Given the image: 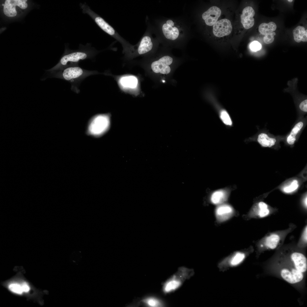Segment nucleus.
<instances>
[{
	"label": "nucleus",
	"instance_id": "nucleus-1",
	"mask_svg": "<svg viewBox=\"0 0 307 307\" xmlns=\"http://www.w3.org/2000/svg\"><path fill=\"white\" fill-rule=\"evenodd\" d=\"M98 73L96 71L82 69L78 65L67 67L60 70L49 73V76L62 79L71 84L72 90L77 93L80 92L79 87L81 82L88 76Z\"/></svg>",
	"mask_w": 307,
	"mask_h": 307
},
{
	"label": "nucleus",
	"instance_id": "nucleus-2",
	"mask_svg": "<svg viewBox=\"0 0 307 307\" xmlns=\"http://www.w3.org/2000/svg\"><path fill=\"white\" fill-rule=\"evenodd\" d=\"M297 227L293 223L289 224L286 229L272 232L266 233L256 243L258 253L264 251L273 250L279 248L284 242L287 236L293 231Z\"/></svg>",
	"mask_w": 307,
	"mask_h": 307
},
{
	"label": "nucleus",
	"instance_id": "nucleus-3",
	"mask_svg": "<svg viewBox=\"0 0 307 307\" xmlns=\"http://www.w3.org/2000/svg\"><path fill=\"white\" fill-rule=\"evenodd\" d=\"M94 54L93 50L92 49H81L76 50H67L59 63L53 67L46 71L51 73L69 66L78 65L80 60L92 58Z\"/></svg>",
	"mask_w": 307,
	"mask_h": 307
},
{
	"label": "nucleus",
	"instance_id": "nucleus-4",
	"mask_svg": "<svg viewBox=\"0 0 307 307\" xmlns=\"http://www.w3.org/2000/svg\"><path fill=\"white\" fill-rule=\"evenodd\" d=\"M252 250L253 248L251 247L246 250L234 252L219 263L218 267L219 269L224 271L230 267L239 265Z\"/></svg>",
	"mask_w": 307,
	"mask_h": 307
},
{
	"label": "nucleus",
	"instance_id": "nucleus-5",
	"mask_svg": "<svg viewBox=\"0 0 307 307\" xmlns=\"http://www.w3.org/2000/svg\"><path fill=\"white\" fill-rule=\"evenodd\" d=\"M277 211V209L271 208L263 201H260L255 204L243 217L246 220L261 219L274 214Z\"/></svg>",
	"mask_w": 307,
	"mask_h": 307
},
{
	"label": "nucleus",
	"instance_id": "nucleus-6",
	"mask_svg": "<svg viewBox=\"0 0 307 307\" xmlns=\"http://www.w3.org/2000/svg\"><path fill=\"white\" fill-rule=\"evenodd\" d=\"M110 119L106 115L101 114L94 117L89 127L90 133L94 135H100L108 129L110 125Z\"/></svg>",
	"mask_w": 307,
	"mask_h": 307
},
{
	"label": "nucleus",
	"instance_id": "nucleus-7",
	"mask_svg": "<svg viewBox=\"0 0 307 307\" xmlns=\"http://www.w3.org/2000/svg\"><path fill=\"white\" fill-rule=\"evenodd\" d=\"M215 215L217 223L227 221L235 216V211L230 205L224 203L217 205L215 209Z\"/></svg>",
	"mask_w": 307,
	"mask_h": 307
},
{
	"label": "nucleus",
	"instance_id": "nucleus-8",
	"mask_svg": "<svg viewBox=\"0 0 307 307\" xmlns=\"http://www.w3.org/2000/svg\"><path fill=\"white\" fill-rule=\"evenodd\" d=\"M281 277L287 282L292 284L298 283L303 279V273L296 269L293 266L283 267L280 271Z\"/></svg>",
	"mask_w": 307,
	"mask_h": 307
},
{
	"label": "nucleus",
	"instance_id": "nucleus-9",
	"mask_svg": "<svg viewBox=\"0 0 307 307\" xmlns=\"http://www.w3.org/2000/svg\"><path fill=\"white\" fill-rule=\"evenodd\" d=\"M291 251L289 252V257L293 267L303 273L306 272L307 270V260L305 255L299 251Z\"/></svg>",
	"mask_w": 307,
	"mask_h": 307
},
{
	"label": "nucleus",
	"instance_id": "nucleus-10",
	"mask_svg": "<svg viewBox=\"0 0 307 307\" xmlns=\"http://www.w3.org/2000/svg\"><path fill=\"white\" fill-rule=\"evenodd\" d=\"M173 58L169 56H165L157 61L152 63L151 67L155 73L167 74L171 71L169 65L173 62Z\"/></svg>",
	"mask_w": 307,
	"mask_h": 307
},
{
	"label": "nucleus",
	"instance_id": "nucleus-11",
	"mask_svg": "<svg viewBox=\"0 0 307 307\" xmlns=\"http://www.w3.org/2000/svg\"><path fill=\"white\" fill-rule=\"evenodd\" d=\"M26 0H6L3 5V11L4 14L9 17H13L17 14L16 7L18 6L22 9H25L28 7Z\"/></svg>",
	"mask_w": 307,
	"mask_h": 307
},
{
	"label": "nucleus",
	"instance_id": "nucleus-12",
	"mask_svg": "<svg viewBox=\"0 0 307 307\" xmlns=\"http://www.w3.org/2000/svg\"><path fill=\"white\" fill-rule=\"evenodd\" d=\"M232 29V25L230 20L224 19L217 21L213 25V31L215 36L221 37L229 35Z\"/></svg>",
	"mask_w": 307,
	"mask_h": 307
},
{
	"label": "nucleus",
	"instance_id": "nucleus-13",
	"mask_svg": "<svg viewBox=\"0 0 307 307\" xmlns=\"http://www.w3.org/2000/svg\"><path fill=\"white\" fill-rule=\"evenodd\" d=\"M221 14V10L219 8L212 6L203 13L202 18L207 25L212 26L217 21Z\"/></svg>",
	"mask_w": 307,
	"mask_h": 307
},
{
	"label": "nucleus",
	"instance_id": "nucleus-14",
	"mask_svg": "<svg viewBox=\"0 0 307 307\" xmlns=\"http://www.w3.org/2000/svg\"><path fill=\"white\" fill-rule=\"evenodd\" d=\"M240 16L241 22L244 28L248 29L254 25V19L253 18L255 14L254 10L250 6L245 8Z\"/></svg>",
	"mask_w": 307,
	"mask_h": 307
},
{
	"label": "nucleus",
	"instance_id": "nucleus-15",
	"mask_svg": "<svg viewBox=\"0 0 307 307\" xmlns=\"http://www.w3.org/2000/svg\"><path fill=\"white\" fill-rule=\"evenodd\" d=\"M228 197V193L225 190L219 189L214 191L211 194L210 200L212 204L217 206L225 203Z\"/></svg>",
	"mask_w": 307,
	"mask_h": 307
},
{
	"label": "nucleus",
	"instance_id": "nucleus-16",
	"mask_svg": "<svg viewBox=\"0 0 307 307\" xmlns=\"http://www.w3.org/2000/svg\"><path fill=\"white\" fill-rule=\"evenodd\" d=\"M162 31L165 37L169 40H175L179 35V30L177 27L172 26L167 23L163 25Z\"/></svg>",
	"mask_w": 307,
	"mask_h": 307
},
{
	"label": "nucleus",
	"instance_id": "nucleus-17",
	"mask_svg": "<svg viewBox=\"0 0 307 307\" xmlns=\"http://www.w3.org/2000/svg\"><path fill=\"white\" fill-rule=\"evenodd\" d=\"M152 46L150 38L145 36L142 38L140 42L138 49V53L140 54L146 53L152 49Z\"/></svg>",
	"mask_w": 307,
	"mask_h": 307
},
{
	"label": "nucleus",
	"instance_id": "nucleus-18",
	"mask_svg": "<svg viewBox=\"0 0 307 307\" xmlns=\"http://www.w3.org/2000/svg\"><path fill=\"white\" fill-rule=\"evenodd\" d=\"M294 39L296 42L299 43L301 41H307V31L304 28L298 26L295 28L293 31Z\"/></svg>",
	"mask_w": 307,
	"mask_h": 307
},
{
	"label": "nucleus",
	"instance_id": "nucleus-19",
	"mask_svg": "<svg viewBox=\"0 0 307 307\" xmlns=\"http://www.w3.org/2000/svg\"><path fill=\"white\" fill-rule=\"evenodd\" d=\"M257 140L264 147H271L275 145L276 142L275 139L269 137L264 133H261L258 135Z\"/></svg>",
	"mask_w": 307,
	"mask_h": 307
},
{
	"label": "nucleus",
	"instance_id": "nucleus-20",
	"mask_svg": "<svg viewBox=\"0 0 307 307\" xmlns=\"http://www.w3.org/2000/svg\"><path fill=\"white\" fill-rule=\"evenodd\" d=\"M120 82L124 87L134 88L137 86L138 80L134 76H126L122 77L120 79Z\"/></svg>",
	"mask_w": 307,
	"mask_h": 307
},
{
	"label": "nucleus",
	"instance_id": "nucleus-21",
	"mask_svg": "<svg viewBox=\"0 0 307 307\" xmlns=\"http://www.w3.org/2000/svg\"><path fill=\"white\" fill-rule=\"evenodd\" d=\"M277 26L274 22H271L268 23H263L259 27V31L262 34L265 35L269 33L274 32L276 30Z\"/></svg>",
	"mask_w": 307,
	"mask_h": 307
},
{
	"label": "nucleus",
	"instance_id": "nucleus-22",
	"mask_svg": "<svg viewBox=\"0 0 307 307\" xmlns=\"http://www.w3.org/2000/svg\"><path fill=\"white\" fill-rule=\"evenodd\" d=\"M303 126V123L300 122L297 123L292 129L287 139V143L290 145H293L296 140V136Z\"/></svg>",
	"mask_w": 307,
	"mask_h": 307
},
{
	"label": "nucleus",
	"instance_id": "nucleus-23",
	"mask_svg": "<svg viewBox=\"0 0 307 307\" xmlns=\"http://www.w3.org/2000/svg\"><path fill=\"white\" fill-rule=\"evenodd\" d=\"M181 282L179 279L174 278L168 281L164 285V291L168 293L175 290L181 285Z\"/></svg>",
	"mask_w": 307,
	"mask_h": 307
},
{
	"label": "nucleus",
	"instance_id": "nucleus-24",
	"mask_svg": "<svg viewBox=\"0 0 307 307\" xmlns=\"http://www.w3.org/2000/svg\"><path fill=\"white\" fill-rule=\"evenodd\" d=\"M307 225L304 227L297 243V246L299 248H303L306 246L307 243Z\"/></svg>",
	"mask_w": 307,
	"mask_h": 307
},
{
	"label": "nucleus",
	"instance_id": "nucleus-25",
	"mask_svg": "<svg viewBox=\"0 0 307 307\" xmlns=\"http://www.w3.org/2000/svg\"><path fill=\"white\" fill-rule=\"evenodd\" d=\"M82 258L81 252L78 250L74 251L70 255V261L72 264L77 265L79 264Z\"/></svg>",
	"mask_w": 307,
	"mask_h": 307
},
{
	"label": "nucleus",
	"instance_id": "nucleus-26",
	"mask_svg": "<svg viewBox=\"0 0 307 307\" xmlns=\"http://www.w3.org/2000/svg\"><path fill=\"white\" fill-rule=\"evenodd\" d=\"M298 187V181L294 180L289 185L284 187L283 188V191L287 193H291L295 191Z\"/></svg>",
	"mask_w": 307,
	"mask_h": 307
},
{
	"label": "nucleus",
	"instance_id": "nucleus-27",
	"mask_svg": "<svg viewBox=\"0 0 307 307\" xmlns=\"http://www.w3.org/2000/svg\"><path fill=\"white\" fill-rule=\"evenodd\" d=\"M143 302L150 307H158L161 306L159 301L154 298H149L143 300Z\"/></svg>",
	"mask_w": 307,
	"mask_h": 307
},
{
	"label": "nucleus",
	"instance_id": "nucleus-28",
	"mask_svg": "<svg viewBox=\"0 0 307 307\" xmlns=\"http://www.w3.org/2000/svg\"><path fill=\"white\" fill-rule=\"evenodd\" d=\"M221 118L223 122L226 125H231L232 122L228 113L225 110L222 111L221 113Z\"/></svg>",
	"mask_w": 307,
	"mask_h": 307
},
{
	"label": "nucleus",
	"instance_id": "nucleus-29",
	"mask_svg": "<svg viewBox=\"0 0 307 307\" xmlns=\"http://www.w3.org/2000/svg\"><path fill=\"white\" fill-rule=\"evenodd\" d=\"M9 288L12 291L18 294H21L23 291L21 286L18 284H11L9 286Z\"/></svg>",
	"mask_w": 307,
	"mask_h": 307
},
{
	"label": "nucleus",
	"instance_id": "nucleus-30",
	"mask_svg": "<svg viewBox=\"0 0 307 307\" xmlns=\"http://www.w3.org/2000/svg\"><path fill=\"white\" fill-rule=\"evenodd\" d=\"M276 35L274 32H271L265 34L263 38L264 42L266 44L272 43L274 40V36Z\"/></svg>",
	"mask_w": 307,
	"mask_h": 307
},
{
	"label": "nucleus",
	"instance_id": "nucleus-31",
	"mask_svg": "<svg viewBox=\"0 0 307 307\" xmlns=\"http://www.w3.org/2000/svg\"><path fill=\"white\" fill-rule=\"evenodd\" d=\"M261 47V44L258 42L256 41L252 42L250 45L251 50L254 52H256L260 50Z\"/></svg>",
	"mask_w": 307,
	"mask_h": 307
},
{
	"label": "nucleus",
	"instance_id": "nucleus-32",
	"mask_svg": "<svg viewBox=\"0 0 307 307\" xmlns=\"http://www.w3.org/2000/svg\"><path fill=\"white\" fill-rule=\"evenodd\" d=\"M300 109L304 112L307 111V100L305 99L302 101L299 105Z\"/></svg>",
	"mask_w": 307,
	"mask_h": 307
},
{
	"label": "nucleus",
	"instance_id": "nucleus-33",
	"mask_svg": "<svg viewBox=\"0 0 307 307\" xmlns=\"http://www.w3.org/2000/svg\"><path fill=\"white\" fill-rule=\"evenodd\" d=\"M21 286L23 291L27 292L29 291L30 287L26 283H24Z\"/></svg>",
	"mask_w": 307,
	"mask_h": 307
},
{
	"label": "nucleus",
	"instance_id": "nucleus-34",
	"mask_svg": "<svg viewBox=\"0 0 307 307\" xmlns=\"http://www.w3.org/2000/svg\"><path fill=\"white\" fill-rule=\"evenodd\" d=\"M167 24H169V25L173 26H174V23L171 20H168L167 21Z\"/></svg>",
	"mask_w": 307,
	"mask_h": 307
},
{
	"label": "nucleus",
	"instance_id": "nucleus-35",
	"mask_svg": "<svg viewBox=\"0 0 307 307\" xmlns=\"http://www.w3.org/2000/svg\"><path fill=\"white\" fill-rule=\"evenodd\" d=\"M288 1L289 2H292L293 0H288Z\"/></svg>",
	"mask_w": 307,
	"mask_h": 307
}]
</instances>
